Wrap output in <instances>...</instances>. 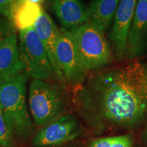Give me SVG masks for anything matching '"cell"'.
Returning <instances> with one entry per match:
<instances>
[{"instance_id":"obj_4","label":"cell","mask_w":147,"mask_h":147,"mask_svg":"<svg viewBox=\"0 0 147 147\" xmlns=\"http://www.w3.org/2000/svg\"><path fill=\"white\" fill-rule=\"evenodd\" d=\"M82 65L88 71L107 67L114 61V53L103 33L89 21L69 31Z\"/></svg>"},{"instance_id":"obj_19","label":"cell","mask_w":147,"mask_h":147,"mask_svg":"<svg viewBox=\"0 0 147 147\" xmlns=\"http://www.w3.org/2000/svg\"><path fill=\"white\" fill-rule=\"evenodd\" d=\"M113 136L96 138L90 142L89 147H111Z\"/></svg>"},{"instance_id":"obj_10","label":"cell","mask_w":147,"mask_h":147,"mask_svg":"<svg viewBox=\"0 0 147 147\" xmlns=\"http://www.w3.org/2000/svg\"><path fill=\"white\" fill-rule=\"evenodd\" d=\"M147 36V0H138L128 36L127 57L129 59L144 52Z\"/></svg>"},{"instance_id":"obj_15","label":"cell","mask_w":147,"mask_h":147,"mask_svg":"<svg viewBox=\"0 0 147 147\" xmlns=\"http://www.w3.org/2000/svg\"><path fill=\"white\" fill-rule=\"evenodd\" d=\"M14 134L0 105V147H13Z\"/></svg>"},{"instance_id":"obj_5","label":"cell","mask_w":147,"mask_h":147,"mask_svg":"<svg viewBox=\"0 0 147 147\" xmlns=\"http://www.w3.org/2000/svg\"><path fill=\"white\" fill-rule=\"evenodd\" d=\"M18 47L25 72L29 78L57 82L51 61L34 27L20 31Z\"/></svg>"},{"instance_id":"obj_14","label":"cell","mask_w":147,"mask_h":147,"mask_svg":"<svg viewBox=\"0 0 147 147\" xmlns=\"http://www.w3.org/2000/svg\"><path fill=\"white\" fill-rule=\"evenodd\" d=\"M121 0H93L87 8L89 21L105 34Z\"/></svg>"},{"instance_id":"obj_8","label":"cell","mask_w":147,"mask_h":147,"mask_svg":"<svg viewBox=\"0 0 147 147\" xmlns=\"http://www.w3.org/2000/svg\"><path fill=\"white\" fill-rule=\"evenodd\" d=\"M138 0H121L114 17V23L108 34V40L114 55L119 61L127 57L128 36Z\"/></svg>"},{"instance_id":"obj_16","label":"cell","mask_w":147,"mask_h":147,"mask_svg":"<svg viewBox=\"0 0 147 147\" xmlns=\"http://www.w3.org/2000/svg\"><path fill=\"white\" fill-rule=\"evenodd\" d=\"M14 34H16V28L12 22L5 18L0 17V46Z\"/></svg>"},{"instance_id":"obj_1","label":"cell","mask_w":147,"mask_h":147,"mask_svg":"<svg viewBox=\"0 0 147 147\" xmlns=\"http://www.w3.org/2000/svg\"><path fill=\"white\" fill-rule=\"evenodd\" d=\"M74 92V105L88 123L131 127L147 111V64L135 61L89 72Z\"/></svg>"},{"instance_id":"obj_11","label":"cell","mask_w":147,"mask_h":147,"mask_svg":"<svg viewBox=\"0 0 147 147\" xmlns=\"http://www.w3.org/2000/svg\"><path fill=\"white\" fill-rule=\"evenodd\" d=\"M51 8L63 28L67 31L89 21L87 8L80 0H51Z\"/></svg>"},{"instance_id":"obj_9","label":"cell","mask_w":147,"mask_h":147,"mask_svg":"<svg viewBox=\"0 0 147 147\" xmlns=\"http://www.w3.org/2000/svg\"><path fill=\"white\" fill-rule=\"evenodd\" d=\"M34 28L47 51L54 69L57 80L60 83L65 84L63 74L59 65L57 57V48L59 38L60 28H59L53 18L45 11L38 19Z\"/></svg>"},{"instance_id":"obj_21","label":"cell","mask_w":147,"mask_h":147,"mask_svg":"<svg viewBox=\"0 0 147 147\" xmlns=\"http://www.w3.org/2000/svg\"><path fill=\"white\" fill-rule=\"evenodd\" d=\"M144 136L145 138V140H146V141L147 142V127L146 128V131H145V133L144 134Z\"/></svg>"},{"instance_id":"obj_7","label":"cell","mask_w":147,"mask_h":147,"mask_svg":"<svg viewBox=\"0 0 147 147\" xmlns=\"http://www.w3.org/2000/svg\"><path fill=\"white\" fill-rule=\"evenodd\" d=\"M81 133L78 119L67 114L42 127L33 139L36 147L57 146L76 139Z\"/></svg>"},{"instance_id":"obj_18","label":"cell","mask_w":147,"mask_h":147,"mask_svg":"<svg viewBox=\"0 0 147 147\" xmlns=\"http://www.w3.org/2000/svg\"><path fill=\"white\" fill-rule=\"evenodd\" d=\"M111 147H132V141L128 136H113Z\"/></svg>"},{"instance_id":"obj_20","label":"cell","mask_w":147,"mask_h":147,"mask_svg":"<svg viewBox=\"0 0 147 147\" xmlns=\"http://www.w3.org/2000/svg\"><path fill=\"white\" fill-rule=\"evenodd\" d=\"M26 1H30V2H32V3H40V4H41L42 2L44 1V0H26Z\"/></svg>"},{"instance_id":"obj_6","label":"cell","mask_w":147,"mask_h":147,"mask_svg":"<svg viewBox=\"0 0 147 147\" xmlns=\"http://www.w3.org/2000/svg\"><path fill=\"white\" fill-rule=\"evenodd\" d=\"M57 57L66 85L73 90L81 86L89 71L80 63L69 31L63 28H60Z\"/></svg>"},{"instance_id":"obj_12","label":"cell","mask_w":147,"mask_h":147,"mask_svg":"<svg viewBox=\"0 0 147 147\" xmlns=\"http://www.w3.org/2000/svg\"><path fill=\"white\" fill-rule=\"evenodd\" d=\"M24 71L25 67L20 56L18 38L16 33L0 46V80Z\"/></svg>"},{"instance_id":"obj_17","label":"cell","mask_w":147,"mask_h":147,"mask_svg":"<svg viewBox=\"0 0 147 147\" xmlns=\"http://www.w3.org/2000/svg\"><path fill=\"white\" fill-rule=\"evenodd\" d=\"M14 0H0V14L10 21Z\"/></svg>"},{"instance_id":"obj_3","label":"cell","mask_w":147,"mask_h":147,"mask_svg":"<svg viewBox=\"0 0 147 147\" xmlns=\"http://www.w3.org/2000/svg\"><path fill=\"white\" fill-rule=\"evenodd\" d=\"M29 77L24 71L0 80V105L14 136L25 140L32 133V123L26 103Z\"/></svg>"},{"instance_id":"obj_13","label":"cell","mask_w":147,"mask_h":147,"mask_svg":"<svg viewBox=\"0 0 147 147\" xmlns=\"http://www.w3.org/2000/svg\"><path fill=\"white\" fill-rule=\"evenodd\" d=\"M44 11L40 3L26 0H14L10 21L18 31L34 27Z\"/></svg>"},{"instance_id":"obj_2","label":"cell","mask_w":147,"mask_h":147,"mask_svg":"<svg viewBox=\"0 0 147 147\" xmlns=\"http://www.w3.org/2000/svg\"><path fill=\"white\" fill-rule=\"evenodd\" d=\"M71 100L65 84L33 79L29 84L28 101L35 125L42 127L69 114Z\"/></svg>"}]
</instances>
